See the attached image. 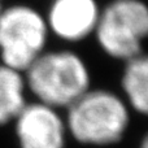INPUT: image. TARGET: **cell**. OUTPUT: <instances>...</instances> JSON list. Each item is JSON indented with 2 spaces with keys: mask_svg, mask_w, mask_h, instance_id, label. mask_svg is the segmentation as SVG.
Listing matches in <instances>:
<instances>
[{
  "mask_svg": "<svg viewBox=\"0 0 148 148\" xmlns=\"http://www.w3.org/2000/svg\"><path fill=\"white\" fill-rule=\"evenodd\" d=\"M64 112L69 138L87 147L116 146L131 122L122 95L109 88L91 87Z\"/></svg>",
  "mask_w": 148,
  "mask_h": 148,
  "instance_id": "obj_1",
  "label": "cell"
},
{
  "mask_svg": "<svg viewBox=\"0 0 148 148\" xmlns=\"http://www.w3.org/2000/svg\"><path fill=\"white\" fill-rule=\"evenodd\" d=\"M27 94L39 103L65 110L92 87V74L82 55L70 48H47L23 72Z\"/></svg>",
  "mask_w": 148,
  "mask_h": 148,
  "instance_id": "obj_2",
  "label": "cell"
},
{
  "mask_svg": "<svg viewBox=\"0 0 148 148\" xmlns=\"http://www.w3.org/2000/svg\"><path fill=\"white\" fill-rule=\"evenodd\" d=\"M49 30L42 10L26 3L0 7V62L25 72L47 48Z\"/></svg>",
  "mask_w": 148,
  "mask_h": 148,
  "instance_id": "obj_3",
  "label": "cell"
},
{
  "mask_svg": "<svg viewBox=\"0 0 148 148\" xmlns=\"http://www.w3.org/2000/svg\"><path fill=\"white\" fill-rule=\"evenodd\" d=\"M94 39L113 60L125 62L138 56L148 39V4L144 0H109L101 5Z\"/></svg>",
  "mask_w": 148,
  "mask_h": 148,
  "instance_id": "obj_4",
  "label": "cell"
},
{
  "mask_svg": "<svg viewBox=\"0 0 148 148\" xmlns=\"http://www.w3.org/2000/svg\"><path fill=\"white\" fill-rule=\"evenodd\" d=\"M12 125L18 148H66L65 117L56 108L29 100Z\"/></svg>",
  "mask_w": 148,
  "mask_h": 148,
  "instance_id": "obj_5",
  "label": "cell"
},
{
  "mask_svg": "<svg viewBox=\"0 0 148 148\" xmlns=\"http://www.w3.org/2000/svg\"><path fill=\"white\" fill-rule=\"evenodd\" d=\"M100 10L97 0H51L44 17L52 36L75 44L94 36Z\"/></svg>",
  "mask_w": 148,
  "mask_h": 148,
  "instance_id": "obj_6",
  "label": "cell"
},
{
  "mask_svg": "<svg viewBox=\"0 0 148 148\" xmlns=\"http://www.w3.org/2000/svg\"><path fill=\"white\" fill-rule=\"evenodd\" d=\"M120 87L130 110L148 117V53L142 52L123 62Z\"/></svg>",
  "mask_w": 148,
  "mask_h": 148,
  "instance_id": "obj_7",
  "label": "cell"
},
{
  "mask_svg": "<svg viewBox=\"0 0 148 148\" xmlns=\"http://www.w3.org/2000/svg\"><path fill=\"white\" fill-rule=\"evenodd\" d=\"M27 97L23 73L0 62V127L14 121L29 101Z\"/></svg>",
  "mask_w": 148,
  "mask_h": 148,
  "instance_id": "obj_8",
  "label": "cell"
},
{
  "mask_svg": "<svg viewBox=\"0 0 148 148\" xmlns=\"http://www.w3.org/2000/svg\"><path fill=\"white\" fill-rule=\"evenodd\" d=\"M139 148H148V133L143 136V139H142L140 146H139Z\"/></svg>",
  "mask_w": 148,
  "mask_h": 148,
  "instance_id": "obj_9",
  "label": "cell"
},
{
  "mask_svg": "<svg viewBox=\"0 0 148 148\" xmlns=\"http://www.w3.org/2000/svg\"><path fill=\"white\" fill-rule=\"evenodd\" d=\"M5 1H7V0H0V5H4Z\"/></svg>",
  "mask_w": 148,
  "mask_h": 148,
  "instance_id": "obj_10",
  "label": "cell"
},
{
  "mask_svg": "<svg viewBox=\"0 0 148 148\" xmlns=\"http://www.w3.org/2000/svg\"><path fill=\"white\" fill-rule=\"evenodd\" d=\"M0 7H1V5H0Z\"/></svg>",
  "mask_w": 148,
  "mask_h": 148,
  "instance_id": "obj_11",
  "label": "cell"
}]
</instances>
